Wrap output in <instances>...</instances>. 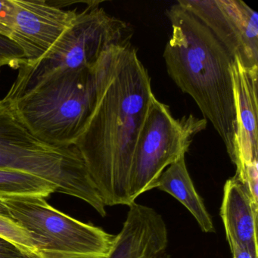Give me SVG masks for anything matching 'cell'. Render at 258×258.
<instances>
[{
  "label": "cell",
  "mask_w": 258,
  "mask_h": 258,
  "mask_svg": "<svg viewBox=\"0 0 258 258\" xmlns=\"http://www.w3.org/2000/svg\"><path fill=\"white\" fill-rule=\"evenodd\" d=\"M58 192L53 184L29 173L0 169V196L46 198Z\"/></svg>",
  "instance_id": "cell-13"
},
{
  "label": "cell",
  "mask_w": 258,
  "mask_h": 258,
  "mask_svg": "<svg viewBox=\"0 0 258 258\" xmlns=\"http://www.w3.org/2000/svg\"><path fill=\"white\" fill-rule=\"evenodd\" d=\"M16 18V6L13 0H0V34L11 37Z\"/></svg>",
  "instance_id": "cell-17"
},
{
  "label": "cell",
  "mask_w": 258,
  "mask_h": 258,
  "mask_svg": "<svg viewBox=\"0 0 258 258\" xmlns=\"http://www.w3.org/2000/svg\"><path fill=\"white\" fill-rule=\"evenodd\" d=\"M237 118L235 175L258 166V66L247 68L237 57L230 66Z\"/></svg>",
  "instance_id": "cell-9"
},
{
  "label": "cell",
  "mask_w": 258,
  "mask_h": 258,
  "mask_svg": "<svg viewBox=\"0 0 258 258\" xmlns=\"http://www.w3.org/2000/svg\"><path fill=\"white\" fill-rule=\"evenodd\" d=\"M258 204L253 201L249 188L236 176L226 180L220 208L229 245L238 244L258 255Z\"/></svg>",
  "instance_id": "cell-11"
},
{
  "label": "cell",
  "mask_w": 258,
  "mask_h": 258,
  "mask_svg": "<svg viewBox=\"0 0 258 258\" xmlns=\"http://www.w3.org/2000/svg\"><path fill=\"white\" fill-rule=\"evenodd\" d=\"M0 258H30L10 241L0 237Z\"/></svg>",
  "instance_id": "cell-18"
},
{
  "label": "cell",
  "mask_w": 258,
  "mask_h": 258,
  "mask_svg": "<svg viewBox=\"0 0 258 258\" xmlns=\"http://www.w3.org/2000/svg\"><path fill=\"white\" fill-rule=\"evenodd\" d=\"M26 63L25 54L10 37L0 34V64L18 69Z\"/></svg>",
  "instance_id": "cell-16"
},
{
  "label": "cell",
  "mask_w": 258,
  "mask_h": 258,
  "mask_svg": "<svg viewBox=\"0 0 258 258\" xmlns=\"http://www.w3.org/2000/svg\"><path fill=\"white\" fill-rule=\"evenodd\" d=\"M155 188L177 199L195 217L202 232H215L211 215L190 177L185 164V156L179 158L164 170L157 181Z\"/></svg>",
  "instance_id": "cell-12"
},
{
  "label": "cell",
  "mask_w": 258,
  "mask_h": 258,
  "mask_svg": "<svg viewBox=\"0 0 258 258\" xmlns=\"http://www.w3.org/2000/svg\"><path fill=\"white\" fill-rule=\"evenodd\" d=\"M105 258H170L168 232L153 208L134 203Z\"/></svg>",
  "instance_id": "cell-10"
},
{
  "label": "cell",
  "mask_w": 258,
  "mask_h": 258,
  "mask_svg": "<svg viewBox=\"0 0 258 258\" xmlns=\"http://www.w3.org/2000/svg\"><path fill=\"white\" fill-rule=\"evenodd\" d=\"M4 66L0 64V76ZM39 140L25 127L4 99H0V158L16 148Z\"/></svg>",
  "instance_id": "cell-14"
},
{
  "label": "cell",
  "mask_w": 258,
  "mask_h": 258,
  "mask_svg": "<svg viewBox=\"0 0 258 258\" xmlns=\"http://www.w3.org/2000/svg\"><path fill=\"white\" fill-rule=\"evenodd\" d=\"M12 218L38 244L41 258H105L115 235L79 221L37 196H0Z\"/></svg>",
  "instance_id": "cell-4"
},
{
  "label": "cell",
  "mask_w": 258,
  "mask_h": 258,
  "mask_svg": "<svg viewBox=\"0 0 258 258\" xmlns=\"http://www.w3.org/2000/svg\"><path fill=\"white\" fill-rule=\"evenodd\" d=\"M13 1L16 18L10 38L23 51L25 64H35L49 53L71 28L77 9L64 10L46 0Z\"/></svg>",
  "instance_id": "cell-8"
},
{
  "label": "cell",
  "mask_w": 258,
  "mask_h": 258,
  "mask_svg": "<svg viewBox=\"0 0 258 258\" xmlns=\"http://www.w3.org/2000/svg\"><path fill=\"white\" fill-rule=\"evenodd\" d=\"M99 66L96 105L75 146L105 206H131L134 152L155 96L131 42L111 46Z\"/></svg>",
  "instance_id": "cell-1"
},
{
  "label": "cell",
  "mask_w": 258,
  "mask_h": 258,
  "mask_svg": "<svg viewBox=\"0 0 258 258\" xmlns=\"http://www.w3.org/2000/svg\"><path fill=\"white\" fill-rule=\"evenodd\" d=\"M247 68L258 66V15L238 0H179Z\"/></svg>",
  "instance_id": "cell-7"
},
{
  "label": "cell",
  "mask_w": 258,
  "mask_h": 258,
  "mask_svg": "<svg viewBox=\"0 0 258 258\" xmlns=\"http://www.w3.org/2000/svg\"><path fill=\"white\" fill-rule=\"evenodd\" d=\"M100 2H88L77 13L71 28L43 59L23 67L32 72L93 67L111 46L131 42L132 31L123 21L107 13Z\"/></svg>",
  "instance_id": "cell-6"
},
{
  "label": "cell",
  "mask_w": 258,
  "mask_h": 258,
  "mask_svg": "<svg viewBox=\"0 0 258 258\" xmlns=\"http://www.w3.org/2000/svg\"><path fill=\"white\" fill-rule=\"evenodd\" d=\"M208 121L193 114L175 118L168 105L154 99L134 152L129 195L131 204L156 186L167 167L185 156L193 139Z\"/></svg>",
  "instance_id": "cell-5"
},
{
  "label": "cell",
  "mask_w": 258,
  "mask_h": 258,
  "mask_svg": "<svg viewBox=\"0 0 258 258\" xmlns=\"http://www.w3.org/2000/svg\"><path fill=\"white\" fill-rule=\"evenodd\" d=\"M171 36L164 48L167 74L195 101L235 161L237 118L230 66L234 57L194 13L179 2L167 10Z\"/></svg>",
  "instance_id": "cell-2"
},
{
  "label": "cell",
  "mask_w": 258,
  "mask_h": 258,
  "mask_svg": "<svg viewBox=\"0 0 258 258\" xmlns=\"http://www.w3.org/2000/svg\"><path fill=\"white\" fill-rule=\"evenodd\" d=\"M0 237L19 247L30 258H41L35 240L13 219L0 215Z\"/></svg>",
  "instance_id": "cell-15"
},
{
  "label": "cell",
  "mask_w": 258,
  "mask_h": 258,
  "mask_svg": "<svg viewBox=\"0 0 258 258\" xmlns=\"http://www.w3.org/2000/svg\"><path fill=\"white\" fill-rule=\"evenodd\" d=\"M232 258H258V255L253 254L250 250L236 244L229 245Z\"/></svg>",
  "instance_id": "cell-19"
},
{
  "label": "cell",
  "mask_w": 258,
  "mask_h": 258,
  "mask_svg": "<svg viewBox=\"0 0 258 258\" xmlns=\"http://www.w3.org/2000/svg\"><path fill=\"white\" fill-rule=\"evenodd\" d=\"M0 215L6 216V217H10L12 218L10 216V211H9L8 208L6 207L4 205V202L0 199ZM13 219V218H12Z\"/></svg>",
  "instance_id": "cell-20"
},
{
  "label": "cell",
  "mask_w": 258,
  "mask_h": 258,
  "mask_svg": "<svg viewBox=\"0 0 258 258\" xmlns=\"http://www.w3.org/2000/svg\"><path fill=\"white\" fill-rule=\"evenodd\" d=\"M99 64L44 72L20 67L4 99L39 140L58 147L75 146L96 105Z\"/></svg>",
  "instance_id": "cell-3"
}]
</instances>
